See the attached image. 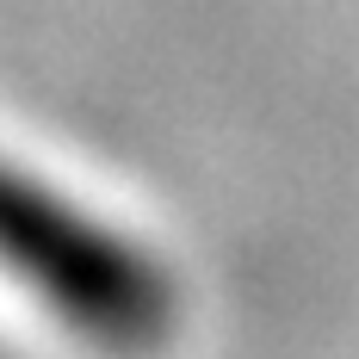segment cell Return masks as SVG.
Instances as JSON below:
<instances>
[{"mask_svg":"<svg viewBox=\"0 0 359 359\" xmlns=\"http://www.w3.org/2000/svg\"><path fill=\"white\" fill-rule=\"evenodd\" d=\"M0 273H13L87 347L118 359L155 353L180 316L168 266H155L130 236L106 229L100 217H87L74 198H62L6 155H0Z\"/></svg>","mask_w":359,"mask_h":359,"instance_id":"obj_1","label":"cell"}]
</instances>
